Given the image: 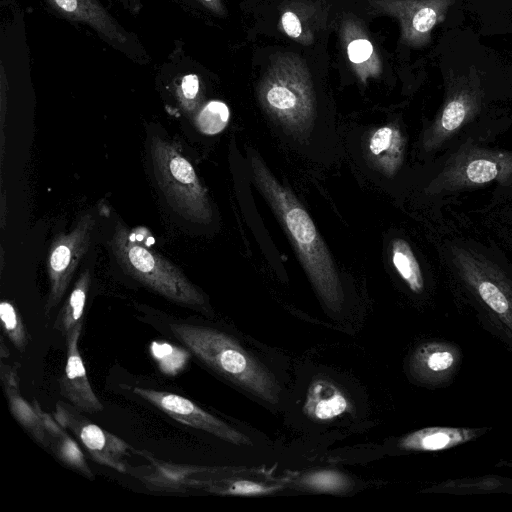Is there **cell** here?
Returning a JSON list of instances; mask_svg holds the SVG:
<instances>
[{"mask_svg":"<svg viewBox=\"0 0 512 512\" xmlns=\"http://www.w3.org/2000/svg\"><path fill=\"white\" fill-rule=\"evenodd\" d=\"M248 162L253 182L281 223L315 291L329 309L339 311L344 300L342 284L308 211L253 150H248Z\"/></svg>","mask_w":512,"mask_h":512,"instance_id":"cell-1","label":"cell"},{"mask_svg":"<svg viewBox=\"0 0 512 512\" xmlns=\"http://www.w3.org/2000/svg\"><path fill=\"white\" fill-rule=\"evenodd\" d=\"M169 329L219 375L268 403H278L281 388L274 374L232 336L194 324L171 323Z\"/></svg>","mask_w":512,"mask_h":512,"instance_id":"cell-2","label":"cell"},{"mask_svg":"<svg viewBox=\"0 0 512 512\" xmlns=\"http://www.w3.org/2000/svg\"><path fill=\"white\" fill-rule=\"evenodd\" d=\"M257 95L262 108L286 132L307 137L316 117V99L309 68L299 55H272Z\"/></svg>","mask_w":512,"mask_h":512,"instance_id":"cell-3","label":"cell"},{"mask_svg":"<svg viewBox=\"0 0 512 512\" xmlns=\"http://www.w3.org/2000/svg\"><path fill=\"white\" fill-rule=\"evenodd\" d=\"M137 236L121 223L116 225L111 247L123 270L170 301L202 308L205 305L202 292L167 259L142 246Z\"/></svg>","mask_w":512,"mask_h":512,"instance_id":"cell-4","label":"cell"},{"mask_svg":"<svg viewBox=\"0 0 512 512\" xmlns=\"http://www.w3.org/2000/svg\"><path fill=\"white\" fill-rule=\"evenodd\" d=\"M150 151L156 181L173 210L189 221L209 223L212 207L191 163L172 142L157 136Z\"/></svg>","mask_w":512,"mask_h":512,"instance_id":"cell-5","label":"cell"},{"mask_svg":"<svg viewBox=\"0 0 512 512\" xmlns=\"http://www.w3.org/2000/svg\"><path fill=\"white\" fill-rule=\"evenodd\" d=\"M512 182V151L462 146L431 182V193L451 192L490 182Z\"/></svg>","mask_w":512,"mask_h":512,"instance_id":"cell-6","label":"cell"},{"mask_svg":"<svg viewBox=\"0 0 512 512\" xmlns=\"http://www.w3.org/2000/svg\"><path fill=\"white\" fill-rule=\"evenodd\" d=\"M483 97L482 82L474 66L465 74H447L444 102L424 132L423 149L428 152L439 149L473 120L481 110Z\"/></svg>","mask_w":512,"mask_h":512,"instance_id":"cell-7","label":"cell"},{"mask_svg":"<svg viewBox=\"0 0 512 512\" xmlns=\"http://www.w3.org/2000/svg\"><path fill=\"white\" fill-rule=\"evenodd\" d=\"M456 0H369L368 9L377 15L395 18L400 26V41L412 48L431 42L432 31Z\"/></svg>","mask_w":512,"mask_h":512,"instance_id":"cell-8","label":"cell"},{"mask_svg":"<svg viewBox=\"0 0 512 512\" xmlns=\"http://www.w3.org/2000/svg\"><path fill=\"white\" fill-rule=\"evenodd\" d=\"M80 411L75 406L60 401L56 404L54 417L74 434L94 461L118 472L127 473V458L136 450L121 438L100 428Z\"/></svg>","mask_w":512,"mask_h":512,"instance_id":"cell-9","label":"cell"},{"mask_svg":"<svg viewBox=\"0 0 512 512\" xmlns=\"http://www.w3.org/2000/svg\"><path fill=\"white\" fill-rule=\"evenodd\" d=\"M95 221L91 214L81 217L73 230L57 238L48 261L50 289L45 304V315L62 299L82 256L90 243Z\"/></svg>","mask_w":512,"mask_h":512,"instance_id":"cell-10","label":"cell"},{"mask_svg":"<svg viewBox=\"0 0 512 512\" xmlns=\"http://www.w3.org/2000/svg\"><path fill=\"white\" fill-rule=\"evenodd\" d=\"M133 392L182 424L203 430L235 445H252L247 435L183 396L142 387H135Z\"/></svg>","mask_w":512,"mask_h":512,"instance_id":"cell-11","label":"cell"},{"mask_svg":"<svg viewBox=\"0 0 512 512\" xmlns=\"http://www.w3.org/2000/svg\"><path fill=\"white\" fill-rule=\"evenodd\" d=\"M83 323L76 325L65 337L66 365L59 378L60 394L81 411L95 413L103 410V405L94 393L78 348Z\"/></svg>","mask_w":512,"mask_h":512,"instance_id":"cell-12","label":"cell"},{"mask_svg":"<svg viewBox=\"0 0 512 512\" xmlns=\"http://www.w3.org/2000/svg\"><path fill=\"white\" fill-rule=\"evenodd\" d=\"M340 40L352 71L363 85L377 79L383 71L379 52L361 20L345 16L339 28Z\"/></svg>","mask_w":512,"mask_h":512,"instance_id":"cell-13","label":"cell"},{"mask_svg":"<svg viewBox=\"0 0 512 512\" xmlns=\"http://www.w3.org/2000/svg\"><path fill=\"white\" fill-rule=\"evenodd\" d=\"M46 1L63 17L88 24L113 46L127 48L129 38L125 31L96 0Z\"/></svg>","mask_w":512,"mask_h":512,"instance_id":"cell-14","label":"cell"},{"mask_svg":"<svg viewBox=\"0 0 512 512\" xmlns=\"http://www.w3.org/2000/svg\"><path fill=\"white\" fill-rule=\"evenodd\" d=\"M323 24L322 9L311 2L288 1L280 8L279 29L302 45L312 44Z\"/></svg>","mask_w":512,"mask_h":512,"instance_id":"cell-15","label":"cell"},{"mask_svg":"<svg viewBox=\"0 0 512 512\" xmlns=\"http://www.w3.org/2000/svg\"><path fill=\"white\" fill-rule=\"evenodd\" d=\"M33 406L38 412L44 428L43 445L48 447L64 465L76 470L87 478L93 479L94 475L82 451L65 431L66 429L54 416L44 412L36 400L33 401Z\"/></svg>","mask_w":512,"mask_h":512,"instance_id":"cell-16","label":"cell"},{"mask_svg":"<svg viewBox=\"0 0 512 512\" xmlns=\"http://www.w3.org/2000/svg\"><path fill=\"white\" fill-rule=\"evenodd\" d=\"M405 139L393 124L375 129L367 140V155L372 164L386 176H393L402 165Z\"/></svg>","mask_w":512,"mask_h":512,"instance_id":"cell-17","label":"cell"},{"mask_svg":"<svg viewBox=\"0 0 512 512\" xmlns=\"http://www.w3.org/2000/svg\"><path fill=\"white\" fill-rule=\"evenodd\" d=\"M350 409V401L332 381L318 378L311 382L303 406L307 417L317 421H330Z\"/></svg>","mask_w":512,"mask_h":512,"instance_id":"cell-18","label":"cell"},{"mask_svg":"<svg viewBox=\"0 0 512 512\" xmlns=\"http://www.w3.org/2000/svg\"><path fill=\"white\" fill-rule=\"evenodd\" d=\"M18 365L5 364L1 359L0 377L10 411L19 424L43 445L44 428L41 418L32 404L21 395L19 389Z\"/></svg>","mask_w":512,"mask_h":512,"instance_id":"cell-19","label":"cell"},{"mask_svg":"<svg viewBox=\"0 0 512 512\" xmlns=\"http://www.w3.org/2000/svg\"><path fill=\"white\" fill-rule=\"evenodd\" d=\"M472 437L470 430L455 428H424L414 431L399 441V447L408 451H439L463 443Z\"/></svg>","mask_w":512,"mask_h":512,"instance_id":"cell-20","label":"cell"},{"mask_svg":"<svg viewBox=\"0 0 512 512\" xmlns=\"http://www.w3.org/2000/svg\"><path fill=\"white\" fill-rule=\"evenodd\" d=\"M90 280V273L88 270H85L75 283L68 300L56 318L54 329L58 330L64 338L76 325L83 323L84 307Z\"/></svg>","mask_w":512,"mask_h":512,"instance_id":"cell-21","label":"cell"},{"mask_svg":"<svg viewBox=\"0 0 512 512\" xmlns=\"http://www.w3.org/2000/svg\"><path fill=\"white\" fill-rule=\"evenodd\" d=\"M391 259L400 277L414 293H421L424 280L420 265L409 243L396 238L391 245Z\"/></svg>","mask_w":512,"mask_h":512,"instance_id":"cell-22","label":"cell"},{"mask_svg":"<svg viewBox=\"0 0 512 512\" xmlns=\"http://www.w3.org/2000/svg\"><path fill=\"white\" fill-rule=\"evenodd\" d=\"M299 485L306 490L326 494H343L352 488L350 478L336 470L307 473L299 480Z\"/></svg>","mask_w":512,"mask_h":512,"instance_id":"cell-23","label":"cell"},{"mask_svg":"<svg viewBox=\"0 0 512 512\" xmlns=\"http://www.w3.org/2000/svg\"><path fill=\"white\" fill-rule=\"evenodd\" d=\"M230 112L228 106L221 101L208 102L196 118L197 127L207 135L221 132L228 124Z\"/></svg>","mask_w":512,"mask_h":512,"instance_id":"cell-24","label":"cell"},{"mask_svg":"<svg viewBox=\"0 0 512 512\" xmlns=\"http://www.w3.org/2000/svg\"><path fill=\"white\" fill-rule=\"evenodd\" d=\"M0 317L3 330L11 343L19 351L24 352L28 344L27 331L20 315L9 301L1 302Z\"/></svg>","mask_w":512,"mask_h":512,"instance_id":"cell-25","label":"cell"},{"mask_svg":"<svg viewBox=\"0 0 512 512\" xmlns=\"http://www.w3.org/2000/svg\"><path fill=\"white\" fill-rule=\"evenodd\" d=\"M413 369L420 373L434 372L439 373L448 370L454 363V355L440 348H423L413 357Z\"/></svg>","mask_w":512,"mask_h":512,"instance_id":"cell-26","label":"cell"},{"mask_svg":"<svg viewBox=\"0 0 512 512\" xmlns=\"http://www.w3.org/2000/svg\"><path fill=\"white\" fill-rule=\"evenodd\" d=\"M151 354L158 362L160 369L166 374L174 375L183 368L187 356L184 351L169 343L153 342Z\"/></svg>","mask_w":512,"mask_h":512,"instance_id":"cell-27","label":"cell"},{"mask_svg":"<svg viewBox=\"0 0 512 512\" xmlns=\"http://www.w3.org/2000/svg\"><path fill=\"white\" fill-rule=\"evenodd\" d=\"M281 486L267 485L250 480H236L226 486H219L211 493L234 496H260L268 495L278 491Z\"/></svg>","mask_w":512,"mask_h":512,"instance_id":"cell-28","label":"cell"},{"mask_svg":"<svg viewBox=\"0 0 512 512\" xmlns=\"http://www.w3.org/2000/svg\"><path fill=\"white\" fill-rule=\"evenodd\" d=\"M199 78L195 74H188L182 78L179 95L188 109L193 108V102L199 94Z\"/></svg>","mask_w":512,"mask_h":512,"instance_id":"cell-29","label":"cell"},{"mask_svg":"<svg viewBox=\"0 0 512 512\" xmlns=\"http://www.w3.org/2000/svg\"><path fill=\"white\" fill-rule=\"evenodd\" d=\"M209 10L223 16L225 15V9L221 0H200Z\"/></svg>","mask_w":512,"mask_h":512,"instance_id":"cell-30","label":"cell"},{"mask_svg":"<svg viewBox=\"0 0 512 512\" xmlns=\"http://www.w3.org/2000/svg\"><path fill=\"white\" fill-rule=\"evenodd\" d=\"M0 356H1V359H4L9 356V350H8V348H6L3 339H1V344H0Z\"/></svg>","mask_w":512,"mask_h":512,"instance_id":"cell-31","label":"cell"}]
</instances>
